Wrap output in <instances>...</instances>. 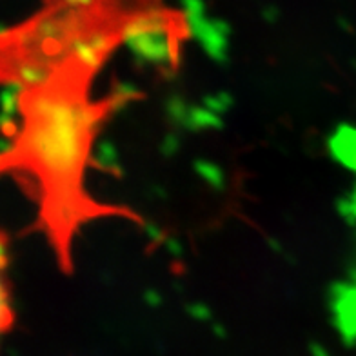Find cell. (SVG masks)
Returning a JSON list of instances; mask_svg holds the SVG:
<instances>
[{
	"instance_id": "cell-1",
	"label": "cell",
	"mask_w": 356,
	"mask_h": 356,
	"mask_svg": "<svg viewBox=\"0 0 356 356\" xmlns=\"http://www.w3.org/2000/svg\"><path fill=\"white\" fill-rule=\"evenodd\" d=\"M99 70L71 60L17 88V122L2 155V169L37 204V227L62 271H71V244L82 225L106 216L136 218L126 207L100 204L84 188L100 127L131 99V93H115L95 100L89 88Z\"/></svg>"
}]
</instances>
